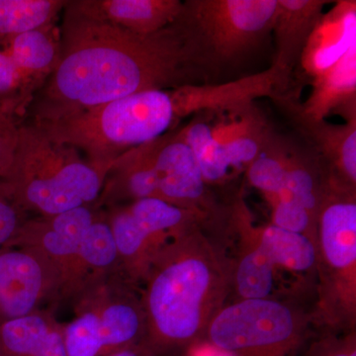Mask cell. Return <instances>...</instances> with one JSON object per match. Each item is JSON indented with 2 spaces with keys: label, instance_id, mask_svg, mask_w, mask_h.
I'll use <instances>...</instances> for the list:
<instances>
[{
  "label": "cell",
  "instance_id": "cell-35",
  "mask_svg": "<svg viewBox=\"0 0 356 356\" xmlns=\"http://www.w3.org/2000/svg\"><path fill=\"white\" fill-rule=\"evenodd\" d=\"M207 348L202 351V353H199L198 356H229L227 355L226 353L217 350V348H213L210 344L207 343Z\"/></svg>",
  "mask_w": 356,
  "mask_h": 356
},
{
  "label": "cell",
  "instance_id": "cell-27",
  "mask_svg": "<svg viewBox=\"0 0 356 356\" xmlns=\"http://www.w3.org/2000/svg\"><path fill=\"white\" fill-rule=\"evenodd\" d=\"M97 314L105 356L128 348L142 329L139 312L129 304H112Z\"/></svg>",
  "mask_w": 356,
  "mask_h": 356
},
{
  "label": "cell",
  "instance_id": "cell-19",
  "mask_svg": "<svg viewBox=\"0 0 356 356\" xmlns=\"http://www.w3.org/2000/svg\"><path fill=\"white\" fill-rule=\"evenodd\" d=\"M0 356H67L64 334L32 314L7 321L0 324Z\"/></svg>",
  "mask_w": 356,
  "mask_h": 356
},
{
  "label": "cell",
  "instance_id": "cell-3",
  "mask_svg": "<svg viewBox=\"0 0 356 356\" xmlns=\"http://www.w3.org/2000/svg\"><path fill=\"white\" fill-rule=\"evenodd\" d=\"M81 154L50 139L35 124L19 126L13 163L0 189L17 207L47 216L83 207L97 198L107 172Z\"/></svg>",
  "mask_w": 356,
  "mask_h": 356
},
{
  "label": "cell",
  "instance_id": "cell-14",
  "mask_svg": "<svg viewBox=\"0 0 356 356\" xmlns=\"http://www.w3.org/2000/svg\"><path fill=\"white\" fill-rule=\"evenodd\" d=\"M43 286V268L32 254L0 250V324L30 315Z\"/></svg>",
  "mask_w": 356,
  "mask_h": 356
},
{
  "label": "cell",
  "instance_id": "cell-12",
  "mask_svg": "<svg viewBox=\"0 0 356 356\" xmlns=\"http://www.w3.org/2000/svg\"><path fill=\"white\" fill-rule=\"evenodd\" d=\"M356 44V1L339 0L323 14L302 53L298 67L313 81L337 64Z\"/></svg>",
  "mask_w": 356,
  "mask_h": 356
},
{
  "label": "cell",
  "instance_id": "cell-32",
  "mask_svg": "<svg viewBox=\"0 0 356 356\" xmlns=\"http://www.w3.org/2000/svg\"><path fill=\"white\" fill-rule=\"evenodd\" d=\"M22 74L10 55L0 50V95H7L17 88Z\"/></svg>",
  "mask_w": 356,
  "mask_h": 356
},
{
  "label": "cell",
  "instance_id": "cell-25",
  "mask_svg": "<svg viewBox=\"0 0 356 356\" xmlns=\"http://www.w3.org/2000/svg\"><path fill=\"white\" fill-rule=\"evenodd\" d=\"M51 218L42 238L44 250L60 259L79 254L83 238L95 222L88 208L83 206Z\"/></svg>",
  "mask_w": 356,
  "mask_h": 356
},
{
  "label": "cell",
  "instance_id": "cell-4",
  "mask_svg": "<svg viewBox=\"0 0 356 356\" xmlns=\"http://www.w3.org/2000/svg\"><path fill=\"white\" fill-rule=\"evenodd\" d=\"M177 123L170 91L151 90L33 124L108 173L122 154L165 135Z\"/></svg>",
  "mask_w": 356,
  "mask_h": 356
},
{
  "label": "cell",
  "instance_id": "cell-1",
  "mask_svg": "<svg viewBox=\"0 0 356 356\" xmlns=\"http://www.w3.org/2000/svg\"><path fill=\"white\" fill-rule=\"evenodd\" d=\"M200 81L206 79L177 20L153 34H137L67 1L57 64L35 99L33 123Z\"/></svg>",
  "mask_w": 356,
  "mask_h": 356
},
{
  "label": "cell",
  "instance_id": "cell-20",
  "mask_svg": "<svg viewBox=\"0 0 356 356\" xmlns=\"http://www.w3.org/2000/svg\"><path fill=\"white\" fill-rule=\"evenodd\" d=\"M154 140L122 154L110 168L122 197L135 201L158 198V177L154 165Z\"/></svg>",
  "mask_w": 356,
  "mask_h": 356
},
{
  "label": "cell",
  "instance_id": "cell-5",
  "mask_svg": "<svg viewBox=\"0 0 356 356\" xmlns=\"http://www.w3.org/2000/svg\"><path fill=\"white\" fill-rule=\"evenodd\" d=\"M276 0H187L177 18L207 79L254 50L273 29Z\"/></svg>",
  "mask_w": 356,
  "mask_h": 356
},
{
  "label": "cell",
  "instance_id": "cell-21",
  "mask_svg": "<svg viewBox=\"0 0 356 356\" xmlns=\"http://www.w3.org/2000/svg\"><path fill=\"white\" fill-rule=\"evenodd\" d=\"M211 111L194 115L192 120L181 129L185 142L197 159L208 185L224 184L232 170L224 149L213 135Z\"/></svg>",
  "mask_w": 356,
  "mask_h": 356
},
{
  "label": "cell",
  "instance_id": "cell-26",
  "mask_svg": "<svg viewBox=\"0 0 356 356\" xmlns=\"http://www.w3.org/2000/svg\"><path fill=\"white\" fill-rule=\"evenodd\" d=\"M6 42V51L23 74L53 70L57 64L58 43L47 28L23 33Z\"/></svg>",
  "mask_w": 356,
  "mask_h": 356
},
{
  "label": "cell",
  "instance_id": "cell-33",
  "mask_svg": "<svg viewBox=\"0 0 356 356\" xmlns=\"http://www.w3.org/2000/svg\"><path fill=\"white\" fill-rule=\"evenodd\" d=\"M308 356H356L355 337L316 344Z\"/></svg>",
  "mask_w": 356,
  "mask_h": 356
},
{
  "label": "cell",
  "instance_id": "cell-28",
  "mask_svg": "<svg viewBox=\"0 0 356 356\" xmlns=\"http://www.w3.org/2000/svg\"><path fill=\"white\" fill-rule=\"evenodd\" d=\"M118 254L111 227L105 222H93L77 255L90 266L106 267L113 264Z\"/></svg>",
  "mask_w": 356,
  "mask_h": 356
},
{
  "label": "cell",
  "instance_id": "cell-9",
  "mask_svg": "<svg viewBox=\"0 0 356 356\" xmlns=\"http://www.w3.org/2000/svg\"><path fill=\"white\" fill-rule=\"evenodd\" d=\"M206 218L159 198L135 201L112 221L111 229L119 254L137 259L166 236L178 235Z\"/></svg>",
  "mask_w": 356,
  "mask_h": 356
},
{
  "label": "cell",
  "instance_id": "cell-34",
  "mask_svg": "<svg viewBox=\"0 0 356 356\" xmlns=\"http://www.w3.org/2000/svg\"><path fill=\"white\" fill-rule=\"evenodd\" d=\"M149 353L147 348L128 346V348H123V350L117 351V353L109 356H147Z\"/></svg>",
  "mask_w": 356,
  "mask_h": 356
},
{
  "label": "cell",
  "instance_id": "cell-8",
  "mask_svg": "<svg viewBox=\"0 0 356 356\" xmlns=\"http://www.w3.org/2000/svg\"><path fill=\"white\" fill-rule=\"evenodd\" d=\"M158 198L207 219L213 204L208 184L181 130L154 140Z\"/></svg>",
  "mask_w": 356,
  "mask_h": 356
},
{
  "label": "cell",
  "instance_id": "cell-30",
  "mask_svg": "<svg viewBox=\"0 0 356 356\" xmlns=\"http://www.w3.org/2000/svg\"><path fill=\"white\" fill-rule=\"evenodd\" d=\"M17 138L18 126L0 111V179L6 177L13 163Z\"/></svg>",
  "mask_w": 356,
  "mask_h": 356
},
{
  "label": "cell",
  "instance_id": "cell-23",
  "mask_svg": "<svg viewBox=\"0 0 356 356\" xmlns=\"http://www.w3.org/2000/svg\"><path fill=\"white\" fill-rule=\"evenodd\" d=\"M65 3L57 0H0V41L48 28Z\"/></svg>",
  "mask_w": 356,
  "mask_h": 356
},
{
  "label": "cell",
  "instance_id": "cell-15",
  "mask_svg": "<svg viewBox=\"0 0 356 356\" xmlns=\"http://www.w3.org/2000/svg\"><path fill=\"white\" fill-rule=\"evenodd\" d=\"M233 218L238 229L254 241L274 267L305 273L317 264L316 243L310 238L273 224L261 228L252 226L242 198L234 205Z\"/></svg>",
  "mask_w": 356,
  "mask_h": 356
},
{
  "label": "cell",
  "instance_id": "cell-6",
  "mask_svg": "<svg viewBox=\"0 0 356 356\" xmlns=\"http://www.w3.org/2000/svg\"><path fill=\"white\" fill-rule=\"evenodd\" d=\"M356 189L331 181L317 217L316 250L321 311L334 325H351L356 313Z\"/></svg>",
  "mask_w": 356,
  "mask_h": 356
},
{
  "label": "cell",
  "instance_id": "cell-24",
  "mask_svg": "<svg viewBox=\"0 0 356 356\" xmlns=\"http://www.w3.org/2000/svg\"><path fill=\"white\" fill-rule=\"evenodd\" d=\"M240 232L250 243L234 266L232 283L242 299L268 298L273 289L275 267L254 241Z\"/></svg>",
  "mask_w": 356,
  "mask_h": 356
},
{
  "label": "cell",
  "instance_id": "cell-10",
  "mask_svg": "<svg viewBox=\"0 0 356 356\" xmlns=\"http://www.w3.org/2000/svg\"><path fill=\"white\" fill-rule=\"evenodd\" d=\"M273 102L303 137L307 146L325 159L332 179L356 189V118L343 125L311 118L302 112L301 102L289 92L274 98Z\"/></svg>",
  "mask_w": 356,
  "mask_h": 356
},
{
  "label": "cell",
  "instance_id": "cell-22",
  "mask_svg": "<svg viewBox=\"0 0 356 356\" xmlns=\"http://www.w3.org/2000/svg\"><path fill=\"white\" fill-rule=\"evenodd\" d=\"M291 147L289 140L273 132L245 170L250 184L261 191L269 203L277 197L284 184Z\"/></svg>",
  "mask_w": 356,
  "mask_h": 356
},
{
  "label": "cell",
  "instance_id": "cell-17",
  "mask_svg": "<svg viewBox=\"0 0 356 356\" xmlns=\"http://www.w3.org/2000/svg\"><path fill=\"white\" fill-rule=\"evenodd\" d=\"M84 11L137 34H153L172 24L182 9L179 0H79Z\"/></svg>",
  "mask_w": 356,
  "mask_h": 356
},
{
  "label": "cell",
  "instance_id": "cell-16",
  "mask_svg": "<svg viewBox=\"0 0 356 356\" xmlns=\"http://www.w3.org/2000/svg\"><path fill=\"white\" fill-rule=\"evenodd\" d=\"M304 114L313 119L341 115L346 121L356 118V44L337 64L312 81L308 99L301 103Z\"/></svg>",
  "mask_w": 356,
  "mask_h": 356
},
{
  "label": "cell",
  "instance_id": "cell-13",
  "mask_svg": "<svg viewBox=\"0 0 356 356\" xmlns=\"http://www.w3.org/2000/svg\"><path fill=\"white\" fill-rule=\"evenodd\" d=\"M327 0H276L273 29L276 44L274 67L291 76L312 32L324 14Z\"/></svg>",
  "mask_w": 356,
  "mask_h": 356
},
{
  "label": "cell",
  "instance_id": "cell-18",
  "mask_svg": "<svg viewBox=\"0 0 356 356\" xmlns=\"http://www.w3.org/2000/svg\"><path fill=\"white\" fill-rule=\"evenodd\" d=\"M331 180V170L322 156L308 146L292 145L284 184L275 199L299 204L317 218Z\"/></svg>",
  "mask_w": 356,
  "mask_h": 356
},
{
  "label": "cell",
  "instance_id": "cell-7",
  "mask_svg": "<svg viewBox=\"0 0 356 356\" xmlns=\"http://www.w3.org/2000/svg\"><path fill=\"white\" fill-rule=\"evenodd\" d=\"M306 325L305 315L284 302L241 299L218 312L204 337L229 356H286L301 343Z\"/></svg>",
  "mask_w": 356,
  "mask_h": 356
},
{
  "label": "cell",
  "instance_id": "cell-29",
  "mask_svg": "<svg viewBox=\"0 0 356 356\" xmlns=\"http://www.w3.org/2000/svg\"><path fill=\"white\" fill-rule=\"evenodd\" d=\"M270 205L274 226L308 236L316 243L317 218L299 204L286 199H275Z\"/></svg>",
  "mask_w": 356,
  "mask_h": 356
},
{
  "label": "cell",
  "instance_id": "cell-2",
  "mask_svg": "<svg viewBox=\"0 0 356 356\" xmlns=\"http://www.w3.org/2000/svg\"><path fill=\"white\" fill-rule=\"evenodd\" d=\"M195 224L158 252L146 294L152 343L177 348L205 337L224 307L233 268Z\"/></svg>",
  "mask_w": 356,
  "mask_h": 356
},
{
  "label": "cell",
  "instance_id": "cell-11",
  "mask_svg": "<svg viewBox=\"0 0 356 356\" xmlns=\"http://www.w3.org/2000/svg\"><path fill=\"white\" fill-rule=\"evenodd\" d=\"M213 135L232 170H247L273 132L254 102L212 110Z\"/></svg>",
  "mask_w": 356,
  "mask_h": 356
},
{
  "label": "cell",
  "instance_id": "cell-31",
  "mask_svg": "<svg viewBox=\"0 0 356 356\" xmlns=\"http://www.w3.org/2000/svg\"><path fill=\"white\" fill-rule=\"evenodd\" d=\"M19 229L18 207L0 189V248L10 242Z\"/></svg>",
  "mask_w": 356,
  "mask_h": 356
}]
</instances>
